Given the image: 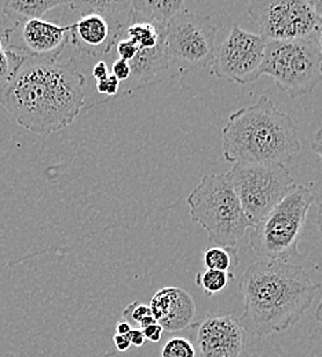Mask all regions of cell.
I'll use <instances>...</instances> for the list:
<instances>
[{
	"mask_svg": "<svg viewBox=\"0 0 322 357\" xmlns=\"http://www.w3.org/2000/svg\"><path fill=\"white\" fill-rule=\"evenodd\" d=\"M86 77L76 61L27 58L0 89V105L22 128L54 134L71 126L86 105Z\"/></svg>",
	"mask_w": 322,
	"mask_h": 357,
	"instance_id": "cell-1",
	"label": "cell"
},
{
	"mask_svg": "<svg viewBox=\"0 0 322 357\" xmlns=\"http://www.w3.org/2000/svg\"><path fill=\"white\" fill-rule=\"evenodd\" d=\"M321 286L300 266L284 260L256 261L240 280L244 311L238 319L245 331L258 337L282 333L309 311Z\"/></svg>",
	"mask_w": 322,
	"mask_h": 357,
	"instance_id": "cell-2",
	"label": "cell"
},
{
	"mask_svg": "<svg viewBox=\"0 0 322 357\" xmlns=\"http://www.w3.org/2000/svg\"><path fill=\"white\" fill-rule=\"evenodd\" d=\"M224 157L231 164H286L300 154L298 124L262 95L233 112L222 130Z\"/></svg>",
	"mask_w": 322,
	"mask_h": 357,
	"instance_id": "cell-3",
	"label": "cell"
},
{
	"mask_svg": "<svg viewBox=\"0 0 322 357\" xmlns=\"http://www.w3.org/2000/svg\"><path fill=\"white\" fill-rule=\"evenodd\" d=\"M190 218L200 224L215 246L237 249L251 227L233 188L229 174L207 175L187 197Z\"/></svg>",
	"mask_w": 322,
	"mask_h": 357,
	"instance_id": "cell-4",
	"label": "cell"
},
{
	"mask_svg": "<svg viewBox=\"0 0 322 357\" xmlns=\"http://www.w3.org/2000/svg\"><path fill=\"white\" fill-rule=\"evenodd\" d=\"M313 199L309 187L296 184L268 216L252 227L249 245L255 255L266 260L284 261L298 256L299 238Z\"/></svg>",
	"mask_w": 322,
	"mask_h": 357,
	"instance_id": "cell-5",
	"label": "cell"
},
{
	"mask_svg": "<svg viewBox=\"0 0 322 357\" xmlns=\"http://www.w3.org/2000/svg\"><path fill=\"white\" fill-rule=\"evenodd\" d=\"M268 75L291 98L310 93L322 82L317 33L305 39L266 42L261 76Z\"/></svg>",
	"mask_w": 322,
	"mask_h": 357,
	"instance_id": "cell-6",
	"label": "cell"
},
{
	"mask_svg": "<svg viewBox=\"0 0 322 357\" xmlns=\"http://www.w3.org/2000/svg\"><path fill=\"white\" fill-rule=\"evenodd\" d=\"M79 18L71 25V45L89 56L108 54L123 40L133 24L131 1H71L68 4Z\"/></svg>",
	"mask_w": 322,
	"mask_h": 357,
	"instance_id": "cell-7",
	"label": "cell"
},
{
	"mask_svg": "<svg viewBox=\"0 0 322 357\" xmlns=\"http://www.w3.org/2000/svg\"><path fill=\"white\" fill-rule=\"evenodd\" d=\"M228 174L251 227L268 216L296 185L284 164H234Z\"/></svg>",
	"mask_w": 322,
	"mask_h": 357,
	"instance_id": "cell-8",
	"label": "cell"
},
{
	"mask_svg": "<svg viewBox=\"0 0 322 357\" xmlns=\"http://www.w3.org/2000/svg\"><path fill=\"white\" fill-rule=\"evenodd\" d=\"M217 26L210 17L184 8L166 26V55L174 76L204 69L214 61Z\"/></svg>",
	"mask_w": 322,
	"mask_h": 357,
	"instance_id": "cell-9",
	"label": "cell"
},
{
	"mask_svg": "<svg viewBox=\"0 0 322 357\" xmlns=\"http://www.w3.org/2000/svg\"><path fill=\"white\" fill-rule=\"evenodd\" d=\"M248 14L266 42L305 39L316 35L322 25L310 0L251 1Z\"/></svg>",
	"mask_w": 322,
	"mask_h": 357,
	"instance_id": "cell-10",
	"label": "cell"
},
{
	"mask_svg": "<svg viewBox=\"0 0 322 357\" xmlns=\"http://www.w3.org/2000/svg\"><path fill=\"white\" fill-rule=\"evenodd\" d=\"M265 51L266 40L261 35L233 24L229 36L215 51L211 73L230 83H252L261 77Z\"/></svg>",
	"mask_w": 322,
	"mask_h": 357,
	"instance_id": "cell-11",
	"label": "cell"
},
{
	"mask_svg": "<svg viewBox=\"0 0 322 357\" xmlns=\"http://www.w3.org/2000/svg\"><path fill=\"white\" fill-rule=\"evenodd\" d=\"M3 45L29 59L58 61L71 43V25H58L45 20H29L14 24L0 36Z\"/></svg>",
	"mask_w": 322,
	"mask_h": 357,
	"instance_id": "cell-12",
	"label": "cell"
},
{
	"mask_svg": "<svg viewBox=\"0 0 322 357\" xmlns=\"http://www.w3.org/2000/svg\"><path fill=\"white\" fill-rule=\"evenodd\" d=\"M201 357H248L247 331L234 314L210 316L197 326Z\"/></svg>",
	"mask_w": 322,
	"mask_h": 357,
	"instance_id": "cell-13",
	"label": "cell"
},
{
	"mask_svg": "<svg viewBox=\"0 0 322 357\" xmlns=\"http://www.w3.org/2000/svg\"><path fill=\"white\" fill-rule=\"evenodd\" d=\"M152 313L166 333L174 334L191 326L196 316V304L191 296L180 287L160 289L149 304Z\"/></svg>",
	"mask_w": 322,
	"mask_h": 357,
	"instance_id": "cell-14",
	"label": "cell"
},
{
	"mask_svg": "<svg viewBox=\"0 0 322 357\" xmlns=\"http://www.w3.org/2000/svg\"><path fill=\"white\" fill-rule=\"evenodd\" d=\"M129 63L131 68V76L126 83H122L123 93H129L134 89H140L142 86L156 82V77L161 72L168 70L166 39L154 48L138 50L136 58Z\"/></svg>",
	"mask_w": 322,
	"mask_h": 357,
	"instance_id": "cell-15",
	"label": "cell"
},
{
	"mask_svg": "<svg viewBox=\"0 0 322 357\" xmlns=\"http://www.w3.org/2000/svg\"><path fill=\"white\" fill-rule=\"evenodd\" d=\"M184 6L182 0H133V22L167 26V24L184 10Z\"/></svg>",
	"mask_w": 322,
	"mask_h": 357,
	"instance_id": "cell-16",
	"label": "cell"
},
{
	"mask_svg": "<svg viewBox=\"0 0 322 357\" xmlns=\"http://www.w3.org/2000/svg\"><path fill=\"white\" fill-rule=\"evenodd\" d=\"M66 0H8L3 4V14L13 22H24L29 20H43L48 11L68 6Z\"/></svg>",
	"mask_w": 322,
	"mask_h": 357,
	"instance_id": "cell-17",
	"label": "cell"
},
{
	"mask_svg": "<svg viewBox=\"0 0 322 357\" xmlns=\"http://www.w3.org/2000/svg\"><path fill=\"white\" fill-rule=\"evenodd\" d=\"M138 50H150L166 39V26H156L147 22H133L126 33Z\"/></svg>",
	"mask_w": 322,
	"mask_h": 357,
	"instance_id": "cell-18",
	"label": "cell"
},
{
	"mask_svg": "<svg viewBox=\"0 0 322 357\" xmlns=\"http://www.w3.org/2000/svg\"><path fill=\"white\" fill-rule=\"evenodd\" d=\"M204 264L207 269H217L222 272H230L238 267L240 257L237 249L212 246L204 253Z\"/></svg>",
	"mask_w": 322,
	"mask_h": 357,
	"instance_id": "cell-19",
	"label": "cell"
},
{
	"mask_svg": "<svg viewBox=\"0 0 322 357\" xmlns=\"http://www.w3.org/2000/svg\"><path fill=\"white\" fill-rule=\"evenodd\" d=\"M234 279V273L222 272L217 269H205L198 272L196 276V284L201 287L208 296L221 293L229 284V282Z\"/></svg>",
	"mask_w": 322,
	"mask_h": 357,
	"instance_id": "cell-20",
	"label": "cell"
},
{
	"mask_svg": "<svg viewBox=\"0 0 322 357\" xmlns=\"http://www.w3.org/2000/svg\"><path fill=\"white\" fill-rule=\"evenodd\" d=\"M25 59V56L6 48L0 38V83H3V86L14 77Z\"/></svg>",
	"mask_w": 322,
	"mask_h": 357,
	"instance_id": "cell-21",
	"label": "cell"
},
{
	"mask_svg": "<svg viewBox=\"0 0 322 357\" xmlns=\"http://www.w3.org/2000/svg\"><path fill=\"white\" fill-rule=\"evenodd\" d=\"M123 319L129 324H136L137 328L140 330L157 323L150 307L140 301H134L130 305H127L123 311Z\"/></svg>",
	"mask_w": 322,
	"mask_h": 357,
	"instance_id": "cell-22",
	"label": "cell"
},
{
	"mask_svg": "<svg viewBox=\"0 0 322 357\" xmlns=\"http://www.w3.org/2000/svg\"><path fill=\"white\" fill-rule=\"evenodd\" d=\"M161 357H196V349L189 340L177 337L164 344Z\"/></svg>",
	"mask_w": 322,
	"mask_h": 357,
	"instance_id": "cell-23",
	"label": "cell"
},
{
	"mask_svg": "<svg viewBox=\"0 0 322 357\" xmlns=\"http://www.w3.org/2000/svg\"><path fill=\"white\" fill-rule=\"evenodd\" d=\"M96 91L101 95L115 98L120 91V82L115 76L109 75L106 79H103L101 82H96Z\"/></svg>",
	"mask_w": 322,
	"mask_h": 357,
	"instance_id": "cell-24",
	"label": "cell"
},
{
	"mask_svg": "<svg viewBox=\"0 0 322 357\" xmlns=\"http://www.w3.org/2000/svg\"><path fill=\"white\" fill-rule=\"evenodd\" d=\"M116 50H117V54H119L120 59L127 61V62H131L136 58L137 52H138V48H137L136 43L133 40L127 39V38H124L123 40L116 43Z\"/></svg>",
	"mask_w": 322,
	"mask_h": 357,
	"instance_id": "cell-25",
	"label": "cell"
},
{
	"mask_svg": "<svg viewBox=\"0 0 322 357\" xmlns=\"http://www.w3.org/2000/svg\"><path fill=\"white\" fill-rule=\"evenodd\" d=\"M112 76H115L120 82V84L126 83L131 76L130 63L127 61L120 59V58L117 61H115L113 65H112Z\"/></svg>",
	"mask_w": 322,
	"mask_h": 357,
	"instance_id": "cell-26",
	"label": "cell"
},
{
	"mask_svg": "<svg viewBox=\"0 0 322 357\" xmlns=\"http://www.w3.org/2000/svg\"><path fill=\"white\" fill-rule=\"evenodd\" d=\"M142 331H143L145 338H146L147 341H150V342H154V344L159 342V341L161 340L163 334H164V330H163L161 326L157 324V323H154V324H152V326H147V327L143 328Z\"/></svg>",
	"mask_w": 322,
	"mask_h": 357,
	"instance_id": "cell-27",
	"label": "cell"
},
{
	"mask_svg": "<svg viewBox=\"0 0 322 357\" xmlns=\"http://www.w3.org/2000/svg\"><path fill=\"white\" fill-rule=\"evenodd\" d=\"M127 337H129V341L131 342V345H134V347H143L145 345V342H146V338H145V335H143V331L140 330V328H131L130 330V333L127 334Z\"/></svg>",
	"mask_w": 322,
	"mask_h": 357,
	"instance_id": "cell-28",
	"label": "cell"
},
{
	"mask_svg": "<svg viewBox=\"0 0 322 357\" xmlns=\"http://www.w3.org/2000/svg\"><path fill=\"white\" fill-rule=\"evenodd\" d=\"M109 76V69L103 61H99L94 68H92V77L96 82H101Z\"/></svg>",
	"mask_w": 322,
	"mask_h": 357,
	"instance_id": "cell-29",
	"label": "cell"
},
{
	"mask_svg": "<svg viewBox=\"0 0 322 357\" xmlns=\"http://www.w3.org/2000/svg\"><path fill=\"white\" fill-rule=\"evenodd\" d=\"M113 344H115V347H116V349H117L119 352H127V351L130 349V347H131V342L129 341L127 334H126V335L115 334V337H113Z\"/></svg>",
	"mask_w": 322,
	"mask_h": 357,
	"instance_id": "cell-30",
	"label": "cell"
},
{
	"mask_svg": "<svg viewBox=\"0 0 322 357\" xmlns=\"http://www.w3.org/2000/svg\"><path fill=\"white\" fill-rule=\"evenodd\" d=\"M312 150L322 160V127L316 132L312 143Z\"/></svg>",
	"mask_w": 322,
	"mask_h": 357,
	"instance_id": "cell-31",
	"label": "cell"
},
{
	"mask_svg": "<svg viewBox=\"0 0 322 357\" xmlns=\"http://www.w3.org/2000/svg\"><path fill=\"white\" fill-rule=\"evenodd\" d=\"M133 327H131V324H129L127 321H120L117 326H116V334H119V335H126V334H129L130 333V330H131Z\"/></svg>",
	"mask_w": 322,
	"mask_h": 357,
	"instance_id": "cell-32",
	"label": "cell"
},
{
	"mask_svg": "<svg viewBox=\"0 0 322 357\" xmlns=\"http://www.w3.org/2000/svg\"><path fill=\"white\" fill-rule=\"evenodd\" d=\"M313 8H314V13L319 15V18L322 20V0H310Z\"/></svg>",
	"mask_w": 322,
	"mask_h": 357,
	"instance_id": "cell-33",
	"label": "cell"
},
{
	"mask_svg": "<svg viewBox=\"0 0 322 357\" xmlns=\"http://www.w3.org/2000/svg\"><path fill=\"white\" fill-rule=\"evenodd\" d=\"M317 224H319V228H320L322 235V201L319 205V209H317Z\"/></svg>",
	"mask_w": 322,
	"mask_h": 357,
	"instance_id": "cell-34",
	"label": "cell"
},
{
	"mask_svg": "<svg viewBox=\"0 0 322 357\" xmlns=\"http://www.w3.org/2000/svg\"><path fill=\"white\" fill-rule=\"evenodd\" d=\"M316 319H317V321L320 323V326H321L322 328V297L321 301H320V304H319V307H317V310H316Z\"/></svg>",
	"mask_w": 322,
	"mask_h": 357,
	"instance_id": "cell-35",
	"label": "cell"
},
{
	"mask_svg": "<svg viewBox=\"0 0 322 357\" xmlns=\"http://www.w3.org/2000/svg\"><path fill=\"white\" fill-rule=\"evenodd\" d=\"M317 38H319V45H320V52H321L322 59V25L321 28L319 29V32H317Z\"/></svg>",
	"mask_w": 322,
	"mask_h": 357,
	"instance_id": "cell-36",
	"label": "cell"
}]
</instances>
